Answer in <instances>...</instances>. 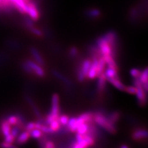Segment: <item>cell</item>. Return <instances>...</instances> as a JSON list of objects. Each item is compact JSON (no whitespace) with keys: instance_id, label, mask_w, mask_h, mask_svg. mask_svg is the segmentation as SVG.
<instances>
[{"instance_id":"74e56055","label":"cell","mask_w":148,"mask_h":148,"mask_svg":"<svg viewBox=\"0 0 148 148\" xmlns=\"http://www.w3.org/2000/svg\"><path fill=\"white\" fill-rule=\"evenodd\" d=\"M120 147H122V148H128V145H123L122 146H120Z\"/></svg>"},{"instance_id":"f1b7e54d","label":"cell","mask_w":148,"mask_h":148,"mask_svg":"<svg viewBox=\"0 0 148 148\" xmlns=\"http://www.w3.org/2000/svg\"><path fill=\"white\" fill-rule=\"evenodd\" d=\"M137 91V88L134 86V85H130V86H126L125 89V91L127 93L130 94V95H135L136 92Z\"/></svg>"},{"instance_id":"5bb4252c","label":"cell","mask_w":148,"mask_h":148,"mask_svg":"<svg viewBox=\"0 0 148 148\" xmlns=\"http://www.w3.org/2000/svg\"><path fill=\"white\" fill-rule=\"evenodd\" d=\"M30 138V132L25 130V132H23L21 133L18 134V135L17 136L16 139V143L18 145H22L24 144L26 142L28 141Z\"/></svg>"},{"instance_id":"4fadbf2b","label":"cell","mask_w":148,"mask_h":148,"mask_svg":"<svg viewBox=\"0 0 148 148\" xmlns=\"http://www.w3.org/2000/svg\"><path fill=\"white\" fill-rule=\"evenodd\" d=\"M103 58L106 64V66L114 68L117 70H119V67L118 65L115 61V58L112 55H108L103 56Z\"/></svg>"},{"instance_id":"7402d4cb","label":"cell","mask_w":148,"mask_h":148,"mask_svg":"<svg viewBox=\"0 0 148 148\" xmlns=\"http://www.w3.org/2000/svg\"><path fill=\"white\" fill-rule=\"evenodd\" d=\"M106 67V64L104 61L103 57H99L98 59V77L103 73Z\"/></svg>"},{"instance_id":"ba28073f","label":"cell","mask_w":148,"mask_h":148,"mask_svg":"<svg viewBox=\"0 0 148 148\" xmlns=\"http://www.w3.org/2000/svg\"><path fill=\"white\" fill-rule=\"evenodd\" d=\"M94 112H86L78 115L76 117L77 123L78 126L83 123H90L93 121Z\"/></svg>"},{"instance_id":"8992f818","label":"cell","mask_w":148,"mask_h":148,"mask_svg":"<svg viewBox=\"0 0 148 148\" xmlns=\"http://www.w3.org/2000/svg\"><path fill=\"white\" fill-rule=\"evenodd\" d=\"M132 138L136 141L148 139V130L145 128H136L132 133Z\"/></svg>"},{"instance_id":"30bf717a","label":"cell","mask_w":148,"mask_h":148,"mask_svg":"<svg viewBox=\"0 0 148 148\" xmlns=\"http://www.w3.org/2000/svg\"><path fill=\"white\" fill-rule=\"evenodd\" d=\"M91 64V59H84L82 62L80 66H79V67H78L77 71L81 72L86 77V78H87V75H88V73L89 72Z\"/></svg>"},{"instance_id":"277c9868","label":"cell","mask_w":148,"mask_h":148,"mask_svg":"<svg viewBox=\"0 0 148 148\" xmlns=\"http://www.w3.org/2000/svg\"><path fill=\"white\" fill-rule=\"evenodd\" d=\"M137 91L136 92V97L138 101V104L141 107H144L147 104L148 102V96L147 92L143 89V86L136 87Z\"/></svg>"},{"instance_id":"d4e9b609","label":"cell","mask_w":148,"mask_h":148,"mask_svg":"<svg viewBox=\"0 0 148 148\" xmlns=\"http://www.w3.org/2000/svg\"><path fill=\"white\" fill-rule=\"evenodd\" d=\"M30 132V137L33 138L34 139H40L43 135V133L41 132V130L35 128L32 130Z\"/></svg>"},{"instance_id":"2e32d148","label":"cell","mask_w":148,"mask_h":148,"mask_svg":"<svg viewBox=\"0 0 148 148\" xmlns=\"http://www.w3.org/2000/svg\"><path fill=\"white\" fill-rule=\"evenodd\" d=\"M53 74L56 77L58 78V79L61 80V82H62L65 85H67L68 86H72V82L70 80H69L67 77L64 75L62 73L59 72L57 71H54Z\"/></svg>"},{"instance_id":"5b68a950","label":"cell","mask_w":148,"mask_h":148,"mask_svg":"<svg viewBox=\"0 0 148 148\" xmlns=\"http://www.w3.org/2000/svg\"><path fill=\"white\" fill-rule=\"evenodd\" d=\"M26 14H27L31 19L34 21H38L40 18V12L38 9L35 5V4L33 2L29 1L27 3Z\"/></svg>"},{"instance_id":"d590c367","label":"cell","mask_w":148,"mask_h":148,"mask_svg":"<svg viewBox=\"0 0 148 148\" xmlns=\"http://www.w3.org/2000/svg\"><path fill=\"white\" fill-rule=\"evenodd\" d=\"M0 146L2 147H16L15 145H14L12 143H9L6 141H3L0 144Z\"/></svg>"},{"instance_id":"836d02e7","label":"cell","mask_w":148,"mask_h":148,"mask_svg":"<svg viewBox=\"0 0 148 148\" xmlns=\"http://www.w3.org/2000/svg\"><path fill=\"white\" fill-rule=\"evenodd\" d=\"M35 128V122H30L29 123H28L26 124V125L25 127V130L28 132H30L32 130H34Z\"/></svg>"},{"instance_id":"4dcf8cb0","label":"cell","mask_w":148,"mask_h":148,"mask_svg":"<svg viewBox=\"0 0 148 148\" xmlns=\"http://www.w3.org/2000/svg\"><path fill=\"white\" fill-rule=\"evenodd\" d=\"M40 130H41V132H42L43 133H45V134H49V133H52V131L50 129L49 125H46V124H43L41 125V128H40Z\"/></svg>"},{"instance_id":"d6986e66","label":"cell","mask_w":148,"mask_h":148,"mask_svg":"<svg viewBox=\"0 0 148 148\" xmlns=\"http://www.w3.org/2000/svg\"><path fill=\"white\" fill-rule=\"evenodd\" d=\"M1 128V132L4 136H6L11 133V125L6 121V120H3L2 122Z\"/></svg>"},{"instance_id":"9a60e30c","label":"cell","mask_w":148,"mask_h":148,"mask_svg":"<svg viewBox=\"0 0 148 148\" xmlns=\"http://www.w3.org/2000/svg\"><path fill=\"white\" fill-rule=\"evenodd\" d=\"M77 123L76 117H73L69 118V122L66 126L67 132H70L71 133H75L77 128Z\"/></svg>"},{"instance_id":"6da1fadb","label":"cell","mask_w":148,"mask_h":148,"mask_svg":"<svg viewBox=\"0 0 148 148\" xmlns=\"http://www.w3.org/2000/svg\"><path fill=\"white\" fill-rule=\"evenodd\" d=\"M93 121L96 125L109 133L115 134L117 133L115 125L111 122L106 114L102 111H97L94 112Z\"/></svg>"},{"instance_id":"ac0fdd59","label":"cell","mask_w":148,"mask_h":148,"mask_svg":"<svg viewBox=\"0 0 148 148\" xmlns=\"http://www.w3.org/2000/svg\"><path fill=\"white\" fill-rule=\"evenodd\" d=\"M6 120L11 126H16L18 125V124L19 123H22V118L15 115H9Z\"/></svg>"},{"instance_id":"484cf974","label":"cell","mask_w":148,"mask_h":148,"mask_svg":"<svg viewBox=\"0 0 148 148\" xmlns=\"http://www.w3.org/2000/svg\"><path fill=\"white\" fill-rule=\"evenodd\" d=\"M69 118L70 117H69L67 115H60V116L59 117V122L60 124H61V125L62 127H66L69 122Z\"/></svg>"},{"instance_id":"e0dca14e","label":"cell","mask_w":148,"mask_h":148,"mask_svg":"<svg viewBox=\"0 0 148 148\" xmlns=\"http://www.w3.org/2000/svg\"><path fill=\"white\" fill-rule=\"evenodd\" d=\"M118 71L119 70H117V69H115L114 68L107 67H106L104 73L106 78H110L119 77Z\"/></svg>"},{"instance_id":"d6a6232c","label":"cell","mask_w":148,"mask_h":148,"mask_svg":"<svg viewBox=\"0 0 148 148\" xmlns=\"http://www.w3.org/2000/svg\"><path fill=\"white\" fill-rule=\"evenodd\" d=\"M15 140H16V138L14 137L10 133L9 135L4 136V141H6L7 143H13L15 142Z\"/></svg>"},{"instance_id":"cb8c5ba5","label":"cell","mask_w":148,"mask_h":148,"mask_svg":"<svg viewBox=\"0 0 148 148\" xmlns=\"http://www.w3.org/2000/svg\"><path fill=\"white\" fill-rule=\"evenodd\" d=\"M138 78L142 83V84L148 81V66L143 69L141 71L140 75Z\"/></svg>"},{"instance_id":"44dd1931","label":"cell","mask_w":148,"mask_h":148,"mask_svg":"<svg viewBox=\"0 0 148 148\" xmlns=\"http://www.w3.org/2000/svg\"><path fill=\"white\" fill-rule=\"evenodd\" d=\"M88 129L89 123H83L77 127L75 133L81 134V135H85L88 131Z\"/></svg>"},{"instance_id":"e575fe53","label":"cell","mask_w":148,"mask_h":148,"mask_svg":"<svg viewBox=\"0 0 148 148\" xmlns=\"http://www.w3.org/2000/svg\"><path fill=\"white\" fill-rule=\"evenodd\" d=\"M44 147L46 148H54L56 147L55 143L52 141H46L44 144Z\"/></svg>"},{"instance_id":"7c38bea8","label":"cell","mask_w":148,"mask_h":148,"mask_svg":"<svg viewBox=\"0 0 148 148\" xmlns=\"http://www.w3.org/2000/svg\"><path fill=\"white\" fill-rule=\"evenodd\" d=\"M30 53L32 54V57H33L34 59V61L36 63L41 65V66H43L45 64V61L42 57V56L41 55V54L38 51V50L35 47H32L30 48Z\"/></svg>"},{"instance_id":"8fae6325","label":"cell","mask_w":148,"mask_h":148,"mask_svg":"<svg viewBox=\"0 0 148 148\" xmlns=\"http://www.w3.org/2000/svg\"><path fill=\"white\" fill-rule=\"evenodd\" d=\"M107 80L114 88L119 90V91H125L126 86L125 85L122 83V82L119 79V77H114V78H107Z\"/></svg>"},{"instance_id":"8d00e7d4","label":"cell","mask_w":148,"mask_h":148,"mask_svg":"<svg viewBox=\"0 0 148 148\" xmlns=\"http://www.w3.org/2000/svg\"><path fill=\"white\" fill-rule=\"evenodd\" d=\"M142 86H143V89H144L145 90V91L147 92V93H148V81L146 82V83H143Z\"/></svg>"},{"instance_id":"ffe728a7","label":"cell","mask_w":148,"mask_h":148,"mask_svg":"<svg viewBox=\"0 0 148 148\" xmlns=\"http://www.w3.org/2000/svg\"><path fill=\"white\" fill-rule=\"evenodd\" d=\"M106 115H107V117L110 121L115 125H116L120 117V114L118 111H113V112H111L108 114H106Z\"/></svg>"},{"instance_id":"7a4b0ae2","label":"cell","mask_w":148,"mask_h":148,"mask_svg":"<svg viewBox=\"0 0 148 148\" xmlns=\"http://www.w3.org/2000/svg\"><path fill=\"white\" fill-rule=\"evenodd\" d=\"M60 116V98L57 93L51 97V109L45 119V124L48 125L54 120H59Z\"/></svg>"},{"instance_id":"f546056e","label":"cell","mask_w":148,"mask_h":148,"mask_svg":"<svg viewBox=\"0 0 148 148\" xmlns=\"http://www.w3.org/2000/svg\"><path fill=\"white\" fill-rule=\"evenodd\" d=\"M29 30H30L32 33L34 34V35H35L36 36H38V37H41V36H43L42 32H41L40 30H39L38 29H37V28L35 27L34 26L31 27L29 28Z\"/></svg>"},{"instance_id":"603a6c76","label":"cell","mask_w":148,"mask_h":148,"mask_svg":"<svg viewBox=\"0 0 148 148\" xmlns=\"http://www.w3.org/2000/svg\"><path fill=\"white\" fill-rule=\"evenodd\" d=\"M48 125H49L50 129L51 130V131H52L53 133L58 132L61 128V124H60V123L59 122V120H53V121L51 122Z\"/></svg>"},{"instance_id":"1f68e13d","label":"cell","mask_w":148,"mask_h":148,"mask_svg":"<svg viewBox=\"0 0 148 148\" xmlns=\"http://www.w3.org/2000/svg\"><path fill=\"white\" fill-rule=\"evenodd\" d=\"M19 133H20V128H19V127H17V125H16V127L14 126V127H13L12 128H11V134L14 137H15L16 138L17 136L18 135V134H19Z\"/></svg>"},{"instance_id":"4316f807","label":"cell","mask_w":148,"mask_h":148,"mask_svg":"<svg viewBox=\"0 0 148 148\" xmlns=\"http://www.w3.org/2000/svg\"><path fill=\"white\" fill-rule=\"evenodd\" d=\"M141 70L138 68H132L130 71V75L133 78H139L140 75Z\"/></svg>"},{"instance_id":"f35d334b","label":"cell","mask_w":148,"mask_h":148,"mask_svg":"<svg viewBox=\"0 0 148 148\" xmlns=\"http://www.w3.org/2000/svg\"><path fill=\"white\" fill-rule=\"evenodd\" d=\"M0 2H1V0H0Z\"/></svg>"},{"instance_id":"9c48e42d","label":"cell","mask_w":148,"mask_h":148,"mask_svg":"<svg viewBox=\"0 0 148 148\" xmlns=\"http://www.w3.org/2000/svg\"><path fill=\"white\" fill-rule=\"evenodd\" d=\"M97 78H98V82H97L96 85L97 92L99 95H102L106 90V83L108 82L107 78H106L104 72L99 75Z\"/></svg>"},{"instance_id":"3957f363","label":"cell","mask_w":148,"mask_h":148,"mask_svg":"<svg viewBox=\"0 0 148 148\" xmlns=\"http://www.w3.org/2000/svg\"><path fill=\"white\" fill-rule=\"evenodd\" d=\"M22 67L26 72L30 74H35L38 77L43 78L45 76V71L42 66L31 60H27L23 63Z\"/></svg>"},{"instance_id":"52a82bcc","label":"cell","mask_w":148,"mask_h":148,"mask_svg":"<svg viewBox=\"0 0 148 148\" xmlns=\"http://www.w3.org/2000/svg\"><path fill=\"white\" fill-rule=\"evenodd\" d=\"M99 58H91V64L87 75V78L94 80L98 77V64Z\"/></svg>"},{"instance_id":"83f0119b","label":"cell","mask_w":148,"mask_h":148,"mask_svg":"<svg viewBox=\"0 0 148 148\" xmlns=\"http://www.w3.org/2000/svg\"><path fill=\"white\" fill-rule=\"evenodd\" d=\"M78 53H79V51H78V48L75 47V46H72V47H71L70 49H69V55L71 58H73L77 56Z\"/></svg>"}]
</instances>
